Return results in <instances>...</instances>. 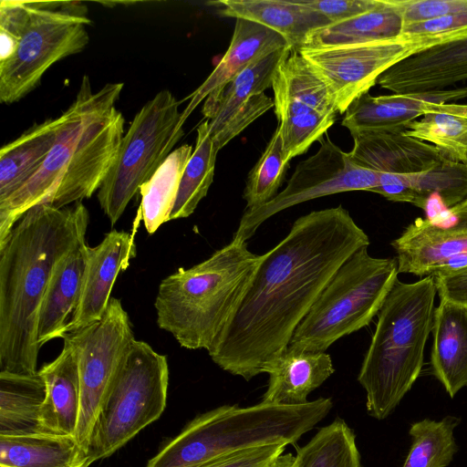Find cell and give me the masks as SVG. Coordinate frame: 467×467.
I'll return each instance as SVG.
<instances>
[{
  "mask_svg": "<svg viewBox=\"0 0 467 467\" xmlns=\"http://www.w3.org/2000/svg\"><path fill=\"white\" fill-rule=\"evenodd\" d=\"M368 244V234L342 205L296 219L285 237L261 255L234 317L208 350L212 360L245 380L269 373L337 269Z\"/></svg>",
  "mask_w": 467,
  "mask_h": 467,
  "instance_id": "cell-1",
  "label": "cell"
},
{
  "mask_svg": "<svg viewBox=\"0 0 467 467\" xmlns=\"http://www.w3.org/2000/svg\"><path fill=\"white\" fill-rule=\"evenodd\" d=\"M82 202L26 211L0 243V371L38 372L36 324L45 291L61 259L86 242Z\"/></svg>",
  "mask_w": 467,
  "mask_h": 467,
  "instance_id": "cell-2",
  "label": "cell"
},
{
  "mask_svg": "<svg viewBox=\"0 0 467 467\" xmlns=\"http://www.w3.org/2000/svg\"><path fill=\"white\" fill-rule=\"evenodd\" d=\"M261 255L235 238L209 258L179 268L160 284L158 327L187 349L212 348L234 317Z\"/></svg>",
  "mask_w": 467,
  "mask_h": 467,
  "instance_id": "cell-3",
  "label": "cell"
},
{
  "mask_svg": "<svg viewBox=\"0 0 467 467\" xmlns=\"http://www.w3.org/2000/svg\"><path fill=\"white\" fill-rule=\"evenodd\" d=\"M436 295L427 275L413 283L398 279L385 299L358 376L371 417L389 416L419 378Z\"/></svg>",
  "mask_w": 467,
  "mask_h": 467,
  "instance_id": "cell-4",
  "label": "cell"
},
{
  "mask_svg": "<svg viewBox=\"0 0 467 467\" xmlns=\"http://www.w3.org/2000/svg\"><path fill=\"white\" fill-rule=\"evenodd\" d=\"M332 406L329 398L297 406L263 402L249 407L223 405L189 421L145 467H197L253 447L295 444L327 417Z\"/></svg>",
  "mask_w": 467,
  "mask_h": 467,
  "instance_id": "cell-5",
  "label": "cell"
},
{
  "mask_svg": "<svg viewBox=\"0 0 467 467\" xmlns=\"http://www.w3.org/2000/svg\"><path fill=\"white\" fill-rule=\"evenodd\" d=\"M398 274L396 258L373 257L368 246L356 251L325 286L288 348L326 352L339 338L367 327L379 314Z\"/></svg>",
  "mask_w": 467,
  "mask_h": 467,
  "instance_id": "cell-6",
  "label": "cell"
},
{
  "mask_svg": "<svg viewBox=\"0 0 467 467\" xmlns=\"http://www.w3.org/2000/svg\"><path fill=\"white\" fill-rule=\"evenodd\" d=\"M167 357L135 339L99 414L90 444V462L104 460L157 420L167 404Z\"/></svg>",
  "mask_w": 467,
  "mask_h": 467,
  "instance_id": "cell-7",
  "label": "cell"
},
{
  "mask_svg": "<svg viewBox=\"0 0 467 467\" xmlns=\"http://www.w3.org/2000/svg\"><path fill=\"white\" fill-rule=\"evenodd\" d=\"M179 106L176 97L162 89L133 118L98 192L100 208L112 226L183 136Z\"/></svg>",
  "mask_w": 467,
  "mask_h": 467,
  "instance_id": "cell-8",
  "label": "cell"
},
{
  "mask_svg": "<svg viewBox=\"0 0 467 467\" xmlns=\"http://www.w3.org/2000/svg\"><path fill=\"white\" fill-rule=\"evenodd\" d=\"M15 54L0 62V101L11 104L32 91L56 62L81 52L89 41L87 8L79 2H31Z\"/></svg>",
  "mask_w": 467,
  "mask_h": 467,
  "instance_id": "cell-9",
  "label": "cell"
},
{
  "mask_svg": "<svg viewBox=\"0 0 467 467\" xmlns=\"http://www.w3.org/2000/svg\"><path fill=\"white\" fill-rule=\"evenodd\" d=\"M63 338L75 349L79 369L80 406L74 436L88 454L99 414L135 337L120 300L111 297L99 321Z\"/></svg>",
  "mask_w": 467,
  "mask_h": 467,
  "instance_id": "cell-10",
  "label": "cell"
},
{
  "mask_svg": "<svg viewBox=\"0 0 467 467\" xmlns=\"http://www.w3.org/2000/svg\"><path fill=\"white\" fill-rule=\"evenodd\" d=\"M123 86L107 83L93 93L88 76H83L76 99L61 115L56 141L43 165L20 189L0 202V243L26 211L45 203L55 192L84 130L115 107Z\"/></svg>",
  "mask_w": 467,
  "mask_h": 467,
  "instance_id": "cell-11",
  "label": "cell"
},
{
  "mask_svg": "<svg viewBox=\"0 0 467 467\" xmlns=\"http://www.w3.org/2000/svg\"><path fill=\"white\" fill-rule=\"evenodd\" d=\"M318 141V150L298 163L283 191L267 203L244 211L233 238L247 242L267 219L301 202L346 192H372L378 186V172L354 163L327 134Z\"/></svg>",
  "mask_w": 467,
  "mask_h": 467,
  "instance_id": "cell-12",
  "label": "cell"
},
{
  "mask_svg": "<svg viewBox=\"0 0 467 467\" xmlns=\"http://www.w3.org/2000/svg\"><path fill=\"white\" fill-rule=\"evenodd\" d=\"M420 50L418 42L402 36L387 42L296 49L326 82L341 114L386 70Z\"/></svg>",
  "mask_w": 467,
  "mask_h": 467,
  "instance_id": "cell-13",
  "label": "cell"
},
{
  "mask_svg": "<svg viewBox=\"0 0 467 467\" xmlns=\"http://www.w3.org/2000/svg\"><path fill=\"white\" fill-rule=\"evenodd\" d=\"M391 245L399 273L424 277L466 266L467 198L431 219H415Z\"/></svg>",
  "mask_w": 467,
  "mask_h": 467,
  "instance_id": "cell-14",
  "label": "cell"
},
{
  "mask_svg": "<svg viewBox=\"0 0 467 467\" xmlns=\"http://www.w3.org/2000/svg\"><path fill=\"white\" fill-rule=\"evenodd\" d=\"M352 150L348 152L357 165L374 171L379 184L372 192L387 200L412 203L414 194L405 175L426 171L444 157L431 144L400 131L352 133Z\"/></svg>",
  "mask_w": 467,
  "mask_h": 467,
  "instance_id": "cell-15",
  "label": "cell"
},
{
  "mask_svg": "<svg viewBox=\"0 0 467 467\" xmlns=\"http://www.w3.org/2000/svg\"><path fill=\"white\" fill-rule=\"evenodd\" d=\"M124 123L113 107L84 130L59 184L45 203L64 208L99 191L116 159Z\"/></svg>",
  "mask_w": 467,
  "mask_h": 467,
  "instance_id": "cell-16",
  "label": "cell"
},
{
  "mask_svg": "<svg viewBox=\"0 0 467 467\" xmlns=\"http://www.w3.org/2000/svg\"><path fill=\"white\" fill-rule=\"evenodd\" d=\"M136 255L134 234L111 230L95 247L87 246L86 265L80 292L67 333L86 327L101 319L113 285Z\"/></svg>",
  "mask_w": 467,
  "mask_h": 467,
  "instance_id": "cell-17",
  "label": "cell"
},
{
  "mask_svg": "<svg viewBox=\"0 0 467 467\" xmlns=\"http://www.w3.org/2000/svg\"><path fill=\"white\" fill-rule=\"evenodd\" d=\"M467 79V36L413 53L386 70L378 84L394 94L444 89Z\"/></svg>",
  "mask_w": 467,
  "mask_h": 467,
  "instance_id": "cell-18",
  "label": "cell"
},
{
  "mask_svg": "<svg viewBox=\"0 0 467 467\" xmlns=\"http://www.w3.org/2000/svg\"><path fill=\"white\" fill-rule=\"evenodd\" d=\"M467 98V88L373 97L368 92L347 109L342 126L350 133L359 131H400L424 115V104H448Z\"/></svg>",
  "mask_w": 467,
  "mask_h": 467,
  "instance_id": "cell-19",
  "label": "cell"
},
{
  "mask_svg": "<svg viewBox=\"0 0 467 467\" xmlns=\"http://www.w3.org/2000/svg\"><path fill=\"white\" fill-rule=\"evenodd\" d=\"M274 108L279 121L319 112L336 116L334 98L323 78L296 50L282 60L272 82Z\"/></svg>",
  "mask_w": 467,
  "mask_h": 467,
  "instance_id": "cell-20",
  "label": "cell"
},
{
  "mask_svg": "<svg viewBox=\"0 0 467 467\" xmlns=\"http://www.w3.org/2000/svg\"><path fill=\"white\" fill-rule=\"evenodd\" d=\"M285 47H290L280 34L255 22L237 18L225 54L206 80L187 98L191 100L182 112V122L184 124L193 109L212 92L222 89L250 64Z\"/></svg>",
  "mask_w": 467,
  "mask_h": 467,
  "instance_id": "cell-21",
  "label": "cell"
},
{
  "mask_svg": "<svg viewBox=\"0 0 467 467\" xmlns=\"http://www.w3.org/2000/svg\"><path fill=\"white\" fill-rule=\"evenodd\" d=\"M63 341L60 354L38 370L47 390L39 428L40 433L74 436L80 406L79 369L75 349L67 339Z\"/></svg>",
  "mask_w": 467,
  "mask_h": 467,
  "instance_id": "cell-22",
  "label": "cell"
},
{
  "mask_svg": "<svg viewBox=\"0 0 467 467\" xmlns=\"http://www.w3.org/2000/svg\"><path fill=\"white\" fill-rule=\"evenodd\" d=\"M211 4L223 16L253 21L275 31L292 50L304 47L315 30L331 24L300 0H222Z\"/></svg>",
  "mask_w": 467,
  "mask_h": 467,
  "instance_id": "cell-23",
  "label": "cell"
},
{
  "mask_svg": "<svg viewBox=\"0 0 467 467\" xmlns=\"http://www.w3.org/2000/svg\"><path fill=\"white\" fill-rule=\"evenodd\" d=\"M431 332V373L452 399L467 387V306L440 300Z\"/></svg>",
  "mask_w": 467,
  "mask_h": 467,
  "instance_id": "cell-24",
  "label": "cell"
},
{
  "mask_svg": "<svg viewBox=\"0 0 467 467\" xmlns=\"http://www.w3.org/2000/svg\"><path fill=\"white\" fill-rule=\"evenodd\" d=\"M334 371L331 357L326 352L288 348L268 373L269 381L261 402L282 406L305 404L308 402V394Z\"/></svg>",
  "mask_w": 467,
  "mask_h": 467,
  "instance_id": "cell-25",
  "label": "cell"
},
{
  "mask_svg": "<svg viewBox=\"0 0 467 467\" xmlns=\"http://www.w3.org/2000/svg\"><path fill=\"white\" fill-rule=\"evenodd\" d=\"M86 242L57 265L42 299L37 316L39 346L67 334L68 317L78 303L87 256Z\"/></svg>",
  "mask_w": 467,
  "mask_h": 467,
  "instance_id": "cell-26",
  "label": "cell"
},
{
  "mask_svg": "<svg viewBox=\"0 0 467 467\" xmlns=\"http://www.w3.org/2000/svg\"><path fill=\"white\" fill-rule=\"evenodd\" d=\"M402 15L394 0H380L374 9L311 33L304 47H331L394 41L401 38Z\"/></svg>",
  "mask_w": 467,
  "mask_h": 467,
  "instance_id": "cell-27",
  "label": "cell"
},
{
  "mask_svg": "<svg viewBox=\"0 0 467 467\" xmlns=\"http://www.w3.org/2000/svg\"><path fill=\"white\" fill-rule=\"evenodd\" d=\"M61 116L34 125L0 150V202L28 182L52 149Z\"/></svg>",
  "mask_w": 467,
  "mask_h": 467,
  "instance_id": "cell-28",
  "label": "cell"
},
{
  "mask_svg": "<svg viewBox=\"0 0 467 467\" xmlns=\"http://www.w3.org/2000/svg\"><path fill=\"white\" fill-rule=\"evenodd\" d=\"M73 435L0 436V467H89Z\"/></svg>",
  "mask_w": 467,
  "mask_h": 467,
  "instance_id": "cell-29",
  "label": "cell"
},
{
  "mask_svg": "<svg viewBox=\"0 0 467 467\" xmlns=\"http://www.w3.org/2000/svg\"><path fill=\"white\" fill-rule=\"evenodd\" d=\"M46 392L39 372L28 375L0 371V436L40 433V410Z\"/></svg>",
  "mask_w": 467,
  "mask_h": 467,
  "instance_id": "cell-30",
  "label": "cell"
},
{
  "mask_svg": "<svg viewBox=\"0 0 467 467\" xmlns=\"http://www.w3.org/2000/svg\"><path fill=\"white\" fill-rule=\"evenodd\" d=\"M291 51L292 48L285 47L255 60L235 75L222 89L212 92L206 98L202 113L204 119L209 121L211 136L246 100L272 88L276 67Z\"/></svg>",
  "mask_w": 467,
  "mask_h": 467,
  "instance_id": "cell-31",
  "label": "cell"
},
{
  "mask_svg": "<svg viewBox=\"0 0 467 467\" xmlns=\"http://www.w3.org/2000/svg\"><path fill=\"white\" fill-rule=\"evenodd\" d=\"M192 151V146L189 144L175 149L141 185V202L135 226L141 219L146 231L154 234L161 225L170 221L180 182Z\"/></svg>",
  "mask_w": 467,
  "mask_h": 467,
  "instance_id": "cell-32",
  "label": "cell"
},
{
  "mask_svg": "<svg viewBox=\"0 0 467 467\" xmlns=\"http://www.w3.org/2000/svg\"><path fill=\"white\" fill-rule=\"evenodd\" d=\"M208 119L197 128L195 148L183 171L170 221L189 217L206 196L213 181L216 156Z\"/></svg>",
  "mask_w": 467,
  "mask_h": 467,
  "instance_id": "cell-33",
  "label": "cell"
},
{
  "mask_svg": "<svg viewBox=\"0 0 467 467\" xmlns=\"http://www.w3.org/2000/svg\"><path fill=\"white\" fill-rule=\"evenodd\" d=\"M294 467H362L353 431L337 418L297 448Z\"/></svg>",
  "mask_w": 467,
  "mask_h": 467,
  "instance_id": "cell-34",
  "label": "cell"
},
{
  "mask_svg": "<svg viewBox=\"0 0 467 467\" xmlns=\"http://www.w3.org/2000/svg\"><path fill=\"white\" fill-rule=\"evenodd\" d=\"M460 422L451 415L413 422L409 430L412 441L402 467H447L459 449L454 430Z\"/></svg>",
  "mask_w": 467,
  "mask_h": 467,
  "instance_id": "cell-35",
  "label": "cell"
},
{
  "mask_svg": "<svg viewBox=\"0 0 467 467\" xmlns=\"http://www.w3.org/2000/svg\"><path fill=\"white\" fill-rule=\"evenodd\" d=\"M415 195L413 205L424 210L430 196L437 195L447 208L467 198V163L443 158L431 169L405 175Z\"/></svg>",
  "mask_w": 467,
  "mask_h": 467,
  "instance_id": "cell-36",
  "label": "cell"
},
{
  "mask_svg": "<svg viewBox=\"0 0 467 467\" xmlns=\"http://www.w3.org/2000/svg\"><path fill=\"white\" fill-rule=\"evenodd\" d=\"M404 134L433 145L451 161L467 163V118L426 112L407 125Z\"/></svg>",
  "mask_w": 467,
  "mask_h": 467,
  "instance_id": "cell-37",
  "label": "cell"
},
{
  "mask_svg": "<svg viewBox=\"0 0 467 467\" xmlns=\"http://www.w3.org/2000/svg\"><path fill=\"white\" fill-rule=\"evenodd\" d=\"M289 162L285 160L278 127L274 131L262 155L248 173L243 198L245 210L260 207L277 194Z\"/></svg>",
  "mask_w": 467,
  "mask_h": 467,
  "instance_id": "cell-38",
  "label": "cell"
},
{
  "mask_svg": "<svg viewBox=\"0 0 467 467\" xmlns=\"http://www.w3.org/2000/svg\"><path fill=\"white\" fill-rule=\"evenodd\" d=\"M336 116L314 112L296 116L278 122L285 160L305 153L313 142L318 140L335 123Z\"/></svg>",
  "mask_w": 467,
  "mask_h": 467,
  "instance_id": "cell-39",
  "label": "cell"
},
{
  "mask_svg": "<svg viewBox=\"0 0 467 467\" xmlns=\"http://www.w3.org/2000/svg\"><path fill=\"white\" fill-rule=\"evenodd\" d=\"M467 36V12L405 25L401 36L423 49Z\"/></svg>",
  "mask_w": 467,
  "mask_h": 467,
  "instance_id": "cell-40",
  "label": "cell"
},
{
  "mask_svg": "<svg viewBox=\"0 0 467 467\" xmlns=\"http://www.w3.org/2000/svg\"><path fill=\"white\" fill-rule=\"evenodd\" d=\"M29 18L27 1L2 0L0 3V62L17 49Z\"/></svg>",
  "mask_w": 467,
  "mask_h": 467,
  "instance_id": "cell-41",
  "label": "cell"
},
{
  "mask_svg": "<svg viewBox=\"0 0 467 467\" xmlns=\"http://www.w3.org/2000/svg\"><path fill=\"white\" fill-rule=\"evenodd\" d=\"M274 107V100L265 93L255 95L235 109L212 135L215 147L220 150L247 126Z\"/></svg>",
  "mask_w": 467,
  "mask_h": 467,
  "instance_id": "cell-42",
  "label": "cell"
},
{
  "mask_svg": "<svg viewBox=\"0 0 467 467\" xmlns=\"http://www.w3.org/2000/svg\"><path fill=\"white\" fill-rule=\"evenodd\" d=\"M404 26L467 12V0H394Z\"/></svg>",
  "mask_w": 467,
  "mask_h": 467,
  "instance_id": "cell-43",
  "label": "cell"
},
{
  "mask_svg": "<svg viewBox=\"0 0 467 467\" xmlns=\"http://www.w3.org/2000/svg\"><path fill=\"white\" fill-rule=\"evenodd\" d=\"M285 448L283 444L253 447L217 457L197 467H268Z\"/></svg>",
  "mask_w": 467,
  "mask_h": 467,
  "instance_id": "cell-44",
  "label": "cell"
},
{
  "mask_svg": "<svg viewBox=\"0 0 467 467\" xmlns=\"http://www.w3.org/2000/svg\"><path fill=\"white\" fill-rule=\"evenodd\" d=\"M307 7L326 16L331 24L355 17L376 8L380 0H300Z\"/></svg>",
  "mask_w": 467,
  "mask_h": 467,
  "instance_id": "cell-45",
  "label": "cell"
},
{
  "mask_svg": "<svg viewBox=\"0 0 467 467\" xmlns=\"http://www.w3.org/2000/svg\"><path fill=\"white\" fill-rule=\"evenodd\" d=\"M432 276L440 300H448L467 306V265L440 270Z\"/></svg>",
  "mask_w": 467,
  "mask_h": 467,
  "instance_id": "cell-46",
  "label": "cell"
},
{
  "mask_svg": "<svg viewBox=\"0 0 467 467\" xmlns=\"http://www.w3.org/2000/svg\"><path fill=\"white\" fill-rule=\"evenodd\" d=\"M424 113L433 111V112H441L447 114H454L458 116H462L467 118V105L462 104H455V103H448L441 105L435 104H424L423 106Z\"/></svg>",
  "mask_w": 467,
  "mask_h": 467,
  "instance_id": "cell-47",
  "label": "cell"
},
{
  "mask_svg": "<svg viewBox=\"0 0 467 467\" xmlns=\"http://www.w3.org/2000/svg\"><path fill=\"white\" fill-rule=\"evenodd\" d=\"M295 455L292 453H282L268 467H294Z\"/></svg>",
  "mask_w": 467,
  "mask_h": 467,
  "instance_id": "cell-48",
  "label": "cell"
}]
</instances>
